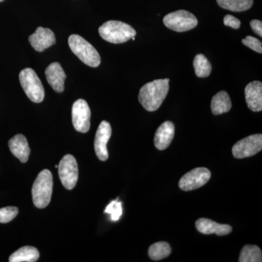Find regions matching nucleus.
I'll use <instances>...</instances> for the list:
<instances>
[{
  "label": "nucleus",
  "instance_id": "nucleus-7",
  "mask_svg": "<svg viewBox=\"0 0 262 262\" xmlns=\"http://www.w3.org/2000/svg\"><path fill=\"white\" fill-rule=\"evenodd\" d=\"M58 175L66 189H74L78 180V165L75 157L66 155L58 166Z\"/></svg>",
  "mask_w": 262,
  "mask_h": 262
},
{
  "label": "nucleus",
  "instance_id": "nucleus-24",
  "mask_svg": "<svg viewBox=\"0 0 262 262\" xmlns=\"http://www.w3.org/2000/svg\"><path fill=\"white\" fill-rule=\"evenodd\" d=\"M105 213H108L111 215V220L113 222H117L120 220L122 214V208L121 202L117 201H112L106 206L104 211Z\"/></svg>",
  "mask_w": 262,
  "mask_h": 262
},
{
  "label": "nucleus",
  "instance_id": "nucleus-19",
  "mask_svg": "<svg viewBox=\"0 0 262 262\" xmlns=\"http://www.w3.org/2000/svg\"><path fill=\"white\" fill-rule=\"evenodd\" d=\"M39 253L37 248L32 246H24L12 253L10 262H35L39 259Z\"/></svg>",
  "mask_w": 262,
  "mask_h": 262
},
{
  "label": "nucleus",
  "instance_id": "nucleus-8",
  "mask_svg": "<svg viewBox=\"0 0 262 262\" xmlns=\"http://www.w3.org/2000/svg\"><path fill=\"white\" fill-rule=\"evenodd\" d=\"M262 149V135L255 134L237 141L232 147V155L237 159L250 158Z\"/></svg>",
  "mask_w": 262,
  "mask_h": 262
},
{
  "label": "nucleus",
  "instance_id": "nucleus-29",
  "mask_svg": "<svg viewBox=\"0 0 262 262\" xmlns=\"http://www.w3.org/2000/svg\"><path fill=\"white\" fill-rule=\"evenodd\" d=\"M4 1V0H0V3H1V2H3Z\"/></svg>",
  "mask_w": 262,
  "mask_h": 262
},
{
  "label": "nucleus",
  "instance_id": "nucleus-27",
  "mask_svg": "<svg viewBox=\"0 0 262 262\" xmlns=\"http://www.w3.org/2000/svg\"><path fill=\"white\" fill-rule=\"evenodd\" d=\"M224 24L227 27H231V28L237 29L241 27V22L239 19L235 18L233 15H227L224 18Z\"/></svg>",
  "mask_w": 262,
  "mask_h": 262
},
{
  "label": "nucleus",
  "instance_id": "nucleus-5",
  "mask_svg": "<svg viewBox=\"0 0 262 262\" xmlns=\"http://www.w3.org/2000/svg\"><path fill=\"white\" fill-rule=\"evenodd\" d=\"M19 80L24 92L29 99L34 103L42 102L45 98V91L42 82L32 69H24L19 74Z\"/></svg>",
  "mask_w": 262,
  "mask_h": 262
},
{
  "label": "nucleus",
  "instance_id": "nucleus-25",
  "mask_svg": "<svg viewBox=\"0 0 262 262\" xmlns=\"http://www.w3.org/2000/svg\"><path fill=\"white\" fill-rule=\"evenodd\" d=\"M16 207L9 206L0 208V223L6 224L11 222L18 215Z\"/></svg>",
  "mask_w": 262,
  "mask_h": 262
},
{
  "label": "nucleus",
  "instance_id": "nucleus-14",
  "mask_svg": "<svg viewBox=\"0 0 262 262\" xmlns=\"http://www.w3.org/2000/svg\"><path fill=\"white\" fill-rule=\"evenodd\" d=\"M248 107L253 112L262 110V83L259 81L250 82L245 89Z\"/></svg>",
  "mask_w": 262,
  "mask_h": 262
},
{
  "label": "nucleus",
  "instance_id": "nucleus-17",
  "mask_svg": "<svg viewBox=\"0 0 262 262\" xmlns=\"http://www.w3.org/2000/svg\"><path fill=\"white\" fill-rule=\"evenodd\" d=\"M8 145L12 154L21 163H25L28 161L31 150L25 136L22 134H17L10 139Z\"/></svg>",
  "mask_w": 262,
  "mask_h": 262
},
{
  "label": "nucleus",
  "instance_id": "nucleus-10",
  "mask_svg": "<svg viewBox=\"0 0 262 262\" xmlns=\"http://www.w3.org/2000/svg\"><path fill=\"white\" fill-rule=\"evenodd\" d=\"M72 122L75 130L87 133L91 127V110L83 99H78L74 103L72 110Z\"/></svg>",
  "mask_w": 262,
  "mask_h": 262
},
{
  "label": "nucleus",
  "instance_id": "nucleus-16",
  "mask_svg": "<svg viewBox=\"0 0 262 262\" xmlns=\"http://www.w3.org/2000/svg\"><path fill=\"white\" fill-rule=\"evenodd\" d=\"M196 228L204 234H215L219 236L227 235L232 232V227L228 225L216 223L208 219L201 218L196 221Z\"/></svg>",
  "mask_w": 262,
  "mask_h": 262
},
{
  "label": "nucleus",
  "instance_id": "nucleus-3",
  "mask_svg": "<svg viewBox=\"0 0 262 262\" xmlns=\"http://www.w3.org/2000/svg\"><path fill=\"white\" fill-rule=\"evenodd\" d=\"M53 176L48 170H43L38 174L32 187V199L34 206L45 208L51 202L53 192Z\"/></svg>",
  "mask_w": 262,
  "mask_h": 262
},
{
  "label": "nucleus",
  "instance_id": "nucleus-21",
  "mask_svg": "<svg viewBox=\"0 0 262 262\" xmlns=\"http://www.w3.org/2000/svg\"><path fill=\"white\" fill-rule=\"evenodd\" d=\"M171 253V248L166 242H158L151 245L149 248V256L154 261H160L168 257Z\"/></svg>",
  "mask_w": 262,
  "mask_h": 262
},
{
  "label": "nucleus",
  "instance_id": "nucleus-15",
  "mask_svg": "<svg viewBox=\"0 0 262 262\" xmlns=\"http://www.w3.org/2000/svg\"><path fill=\"white\" fill-rule=\"evenodd\" d=\"M175 127L171 122H163L156 131L154 143L155 147L159 150L167 149L173 141Z\"/></svg>",
  "mask_w": 262,
  "mask_h": 262
},
{
  "label": "nucleus",
  "instance_id": "nucleus-2",
  "mask_svg": "<svg viewBox=\"0 0 262 262\" xmlns=\"http://www.w3.org/2000/svg\"><path fill=\"white\" fill-rule=\"evenodd\" d=\"M98 32L104 40L114 44L127 42L136 35L131 26L119 20H108L100 27Z\"/></svg>",
  "mask_w": 262,
  "mask_h": 262
},
{
  "label": "nucleus",
  "instance_id": "nucleus-18",
  "mask_svg": "<svg viewBox=\"0 0 262 262\" xmlns=\"http://www.w3.org/2000/svg\"><path fill=\"white\" fill-rule=\"evenodd\" d=\"M211 111L214 115L228 113L232 108V102L226 91H220L212 98Z\"/></svg>",
  "mask_w": 262,
  "mask_h": 262
},
{
  "label": "nucleus",
  "instance_id": "nucleus-12",
  "mask_svg": "<svg viewBox=\"0 0 262 262\" xmlns=\"http://www.w3.org/2000/svg\"><path fill=\"white\" fill-rule=\"evenodd\" d=\"M32 48L37 52H42L56 43V37L51 29L38 27L29 38Z\"/></svg>",
  "mask_w": 262,
  "mask_h": 262
},
{
  "label": "nucleus",
  "instance_id": "nucleus-23",
  "mask_svg": "<svg viewBox=\"0 0 262 262\" xmlns=\"http://www.w3.org/2000/svg\"><path fill=\"white\" fill-rule=\"evenodd\" d=\"M194 72L198 77H207L211 75L212 67L211 63L203 54H198L194 57Z\"/></svg>",
  "mask_w": 262,
  "mask_h": 262
},
{
  "label": "nucleus",
  "instance_id": "nucleus-6",
  "mask_svg": "<svg viewBox=\"0 0 262 262\" xmlns=\"http://www.w3.org/2000/svg\"><path fill=\"white\" fill-rule=\"evenodd\" d=\"M198 19L190 12L181 10L165 15L163 24L167 28L177 32H184L195 28Z\"/></svg>",
  "mask_w": 262,
  "mask_h": 262
},
{
  "label": "nucleus",
  "instance_id": "nucleus-13",
  "mask_svg": "<svg viewBox=\"0 0 262 262\" xmlns=\"http://www.w3.org/2000/svg\"><path fill=\"white\" fill-rule=\"evenodd\" d=\"M46 78L52 89L57 93L64 91L66 75L61 65L58 62H54L48 66L46 70Z\"/></svg>",
  "mask_w": 262,
  "mask_h": 262
},
{
  "label": "nucleus",
  "instance_id": "nucleus-11",
  "mask_svg": "<svg viewBox=\"0 0 262 262\" xmlns=\"http://www.w3.org/2000/svg\"><path fill=\"white\" fill-rule=\"evenodd\" d=\"M112 136V127L107 121H102L100 124L96 138H95L94 148L98 159L106 161L108 158L107 143Z\"/></svg>",
  "mask_w": 262,
  "mask_h": 262
},
{
  "label": "nucleus",
  "instance_id": "nucleus-28",
  "mask_svg": "<svg viewBox=\"0 0 262 262\" xmlns=\"http://www.w3.org/2000/svg\"><path fill=\"white\" fill-rule=\"evenodd\" d=\"M251 29L253 32L256 33V34L259 35L260 37L262 36V23L261 20H251Z\"/></svg>",
  "mask_w": 262,
  "mask_h": 262
},
{
  "label": "nucleus",
  "instance_id": "nucleus-20",
  "mask_svg": "<svg viewBox=\"0 0 262 262\" xmlns=\"http://www.w3.org/2000/svg\"><path fill=\"white\" fill-rule=\"evenodd\" d=\"M221 8L233 12L246 11L252 7L253 0H216Z\"/></svg>",
  "mask_w": 262,
  "mask_h": 262
},
{
  "label": "nucleus",
  "instance_id": "nucleus-26",
  "mask_svg": "<svg viewBox=\"0 0 262 262\" xmlns=\"http://www.w3.org/2000/svg\"><path fill=\"white\" fill-rule=\"evenodd\" d=\"M243 44L247 47L251 48L253 51L257 52V53H262L261 42L259 39L252 37V36H247L245 39H242Z\"/></svg>",
  "mask_w": 262,
  "mask_h": 262
},
{
  "label": "nucleus",
  "instance_id": "nucleus-1",
  "mask_svg": "<svg viewBox=\"0 0 262 262\" xmlns=\"http://www.w3.org/2000/svg\"><path fill=\"white\" fill-rule=\"evenodd\" d=\"M170 79H160L148 82L139 91V101L149 112L158 110L166 98L169 91Z\"/></svg>",
  "mask_w": 262,
  "mask_h": 262
},
{
  "label": "nucleus",
  "instance_id": "nucleus-4",
  "mask_svg": "<svg viewBox=\"0 0 262 262\" xmlns=\"http://www.w3.org/2000/svg\"><path fill=\"white\" fill-rule=\"evenodd\" d=\"M69 46L71 51L86 65L98 67L101 63V57L96 48L80 36L71 35L69 37Z\"/></svg>",
  "mask_w": 262,
  "mask_h": 262
},
{
  "label": "nucleus",
  "instance_id": "nucleus-22",
  "mask_svg": "<svg viewBox=\"0 0 262 262\" xmlns=\"http://www.w3.org/2000/svg\"><path fill=\"white\" fill-rule=\"evenodd\" d=\"M261 251L258 246L246 245L243 248L239 255V262H261Z\"/></svg>",
  "mask_w": 262,
  "mask_h": 262
},
{
  "label": "nucleus",
  "instance_id": "nucleus-9",
  "mask_svg": "<svg viewBox=\"0 0 262 262\" xmlns=\"http://www.w3.org/2000/svg\"><path fill=\"white\" fill-rule=\"evenodd\" d=\"M211 177V171L208 168H194L183 176L179 181V187L186 192L194 190L207 184Z\"/></svg>",
  "mask_w": 262,
  "mask_h": 262
}]
</instances>
